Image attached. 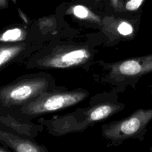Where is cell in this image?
<instances>
[{"instance_id":"cell-11","label":"cell","mask_w":152,"mask_h":152,"mask_svg":"<svg viewBox=\"0 0 152 152\" xmlns=\"http://www.w3.org/2000/svg\"><path fill=\"white\" fill-rule=\"evenodd\" d=\"M113 28L116 34L122 39L131 38L136 33L134 25L126 19H119L114 22Z\"/></svg>"},{"instance_id":"cell-12","label":"cell","mask_w":152,"mask_h":152,"mask_svg":"<svg viewBox=\"0 0 152 152\" xmlns=\"http://www.w3.org/2000/svg\"><path fill=\"white\" fill-rule=\"evenodd\" d=\"M71 13L77 19H82V20L89 21V22H96V23H99L101 21L100 18L97 15L93 13L87 7L82 4H77L72 7Z\"/></svg>"},{"instance_id":"cell-14","label":"cell","mask_w":152,"mask_h":152,"mask_svg":"<svg viewBox=\"0 0 152 152\" xmlns=\"http://www.w3.org/2000/svg\"><path fill=\"white\" fill-rule=\"evenodd\" d=\"M7 6H8L7 0H0V9L7 8Z\"/></svg>"},{"instance_id":"cell-17","label":"cell","mask_w":152,"mask_h":152,"mask_svg":"<svg viewBox=\"0 0 152 152\" xmlns=\"http://www.w3.org/2000/svg\"><path fill=\"white\" fill-rule=\"evenodd\" d=\"M150 88H151V94H152V84L151 85V86H150Z\"/></svg>"},{"instance_id":"cell-1","label":"cell","mask_w":152,"mask_h":152,"mask_svg":"<svg viewBox=\"0 0 152 152\" xmlns=\"http://www.w3.org/2000/svg\"><path fill=\"white\" fill-rule=\"evenodd\" d=\"M124 107V104L119 102L99 103L45 122L50 134L60 137L70 133L85 131L90 125L108 119Z\"/></svg>"},{"instance_id":"cell-8","label":"cell","mask_w":152,"mask_h":152,"mask_svg":"<svg viewBox=\"0 0 152 152\" xmlns=\"http://www.w3.org/2000/svg\"><path fill=\"white\" fill-rule=\"evenodd\" d=\"M0 143L12 152H49L47 148L28 137L0 129Z\"/></svg>"},{"instance_id":"cell-5","label":"cell","mask_w":152,"mask_h":152,"mask_svg":"<svg viewBox=\"0 0 152 152\" xmlns=\"http://www.w3.org/2000/svg\"><path fill=\"white\" fill-rule=\"evenodd\" d=\"M90 49L83 46L71 45L55 47L39 57L34 65L45 69H68L87 63L92 58Z\"/></svg>"},{"instance_id":"cell-2","label":"cell","mask_w":152,"mask_h":152,"mask_svg":"<svg viewBox=\"0 0 152 152\" xmlns=\"http://www.w3.org/2000/svg\"><path fill=\"white\" fill-rule=\"evenodd\" d=\"M47 76L21 77L0 86V107L16 110L41 94L50 91L53 80Z\"/></svg>"},{"instance_id":"cell-3","label":"cell","mask_w":152,"mask_h":152,"mask_svg":"<svg viewBox=\"0 0 152 152\" xmlns=\"http://www.w3.org/2000/svg\"><path fill=\"white\" fill-rule=\"evenodd\" d=\"M88 95V92L85 89L48 91L15 111L29 119L72 107L84 101Z\"/></svg>"},{"instance_id":"cell-6","label":"cell","mask_w":152,"mask_h":152,"mask_svg":"<svg viewBox=\"0 0 152 152\" xmlns=\"http://www.w3.org/2000/svg\"><path fill=\"white\" fill-rule=\"evenodd\" d=\"M105 66L110 80L114 81L137 80L152 73V54L108 63Z\"/></svg>"},{"instance_id":"cell-10","label":"cell","mask_w":152,"mask_h":152,"mask_svg":"<svg viewBox=\"0 0 152 152\" xmlns=\"http://www.w3.org/2000/svg\"><path fill=\"white\" fill-rule=\"evenodd\" d=\"M28 35L25 28L20 25H12L0 31V43H25Z\"/></svg>"},{"instance_id":"cell-15","label":"cell","mask_w":152,"mask_h":152,"mask_svg":"<svg viewBox=\"0 0 152 152\" xmlns=\"http://www.w3.org/2000/svg\"><path fill=\"white\" fill-rule=\"evenodd\" d=\"M0 152H12L11 151H10L9 149H7V148L4 147V146L0 145Z\"/></svg>"},{"instance_id":"cell-7","label":"cell","mask_w":152,"mask_h":152,"mask_svg":"<svg viewBox=\"0 0 152 152\" xmlns=\"http://www.w3.org/2000/svg\"><path fill=\"white\" fill-rule=\"evenodd\" d=\"M42 126L32 123L29 119L15 110L0 107V129L30 139H34L40 131H42Z\"/></svg>"},{"instance_id":"cell-16","label":"cell","mask_w":152,"mask_h":152,"mask_svg":"<svg viewBox=\"0 0 152 152\" xmlns=\"http://www.w3.org/2000/svg\"><path fill=\"white\" fill-rule=\"evenodd\" d=\"M112 1V4L114 7H117V3H118V0H111Z\"/></svg>"},{"instance_id":"cell-4","label":"cell","mask_w":152,"mask_h":152,"mask_svg":"<svg viewBox=\"0 0 152 152\" xmlns=\"http://www.w3.org/2000/svg\"><path fill=\"white\" fill-rule=\"evenodd\" d=\"M151 121L152 108L138 109L124 119L102 125V136L111 145H119L129 139L142 140Z\"/></svg>"},{"instance_id":"cell-13","label":"cell","mask_w":152,"mask_h":152,"mask_svg":"<svg viewBox=\"0 0 152 152\" xmlns=\"http://www.w3.org/2000/svg\"><path fill=\"white\" fill-rule=\"evenodd\" d=\"M145 0H127L125 4V9L128 11H136L140 8Z\"/></svg>"},{"instance_id":"cell-9","label":"cell","mask_w":152,"mask_h":152,"mask_svg":"<svg viewBox=\"0 0 152 152\" xmlns=\"http://www.w3.org/2000/svg\"><path fill=\"white\" fill-rule=\"evenodd\" d=\"M28 43H0V71L24 58L30 52Z\"/></svg>"}]
</instances>
